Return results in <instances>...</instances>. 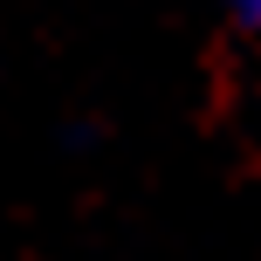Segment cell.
Listing matches in <instances>:
<instances>
[{"label": "cell", "mask_w": 261, "mask_h": 261, "mask_svg": "<svg viewBox=\"0 0 261 261\" xmlns=\"http://www.w3.org/2000/svg\"><path fill=\"white\" fill-rule=\"evenodd\" d=\"M241 7H248V14H254V21H261V0H241Z\"/></svg>", "instance_id": "6da1fadb"}]
</instances>
